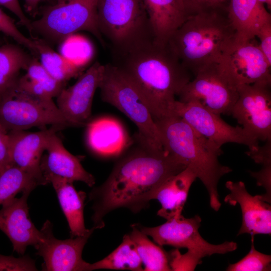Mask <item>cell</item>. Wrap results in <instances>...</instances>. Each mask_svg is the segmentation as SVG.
Returning <instances> with one entry per match:
<instances>
[{"mask_svg": "<svg viewBox=\"0 0 271 271\" xmlns=\"http://www.w3.org/2000/svg\"><path fill=\"white\" fill-rule=\"evenodd\" d=\"M98 1L56 0L43 9L39 19L31 21L32 31L54 42H61L69 35L85 31L104 45L97 25Z\"/></svg>", "mask_w": 271, "mask_h": 271, "instance_id": "8", "label": "cell"}, {"mask_svg": "<svg viewBox=\"0 0 271 271\" xmlns=\"http://www.w3.org/2000/svg\"><path fill=\"white\" fill-rule=\"evenodd\" d=\"M219 61L237 87L258 82H271V65L255 38L245 42L234 40L224 51Z\"/></svg>", "mask_w": 271, "mask_h": 271, "instance_id": "13", "label": "cell"}, {"mask_svg": "<svg viewBox=\"0 0 271 271\" xmlns=\"http://www.w3.org/2000/svg\"><path fill=\"white\" fill-rule=\"evenodd\" d=\"M225 187L229 193L224 198L230 205L239 204L242 213V223L237 236L247 233L251 241L256 234H271V205L263 200L261 195L252 196L242 181H228Z\"/></svg>", "mask_w": 271, "mask_h": 271, "instance_id": "17", "label": "cell"}, {"mask_svg": "<svg viewBox=\"0 0 271 271\" xmlns=\"http://www.w3.org/2000/svg\"><path fill=\"white\" fill-rule=\"evenodd\" d=\"M129 234L134 242L145 271L172 270L169 257L161 247L153 242L148 236L142 232L136 224L131 225Z\"/></svg>", "mask_w": 271, "mask_h": 271, "instance_id": "28", "label": "cell"}, {"mask_svg": "<svg viewBox=\"0 0 271 271\" xmlns=\"http://www.w3.org/2000/svg\"><path fill=\"white\" fill-rule=\"evenodd\" d=\"M32 58L13 44L0 46V98L16 86L22 70H26Z\"/></svg>", "mask_w": 271, "mask_h": 271, "instance_id": "25", "label": "cell"}, {"mask_svg": "<svg viewBox=\"0 0 271 271\" xmlns=\"http://www.w3.org/2000/svg\"><path fill=\"white\" fill-rule=\"evenodd\" d=\"M229 18L235 32L236 41L254 39L261 28L271 22V15L258 0H229Z\"/></svg>", "mask_w": 271, "mask_h": 271, "instance_id": "21", "label": "cell"}, {"mask_svg": "<svg viewBox=\"0 0 271 271\" xmlns=\"http://www.w3.org/2000/svg\"><path fill=\"white\" fill-rule=\"evenodd\" d=\"M0 32L12 38L18 44L38 54L37 40L26 37L17 28L14 20L0 8Z\"/></svg>", "mask_w": 271, "mask_h": 271, "instance_id": "33", "label": "cell"}, {"mask_svg": "<svg viewBox=\"0 0 271 271\" xmlns=\"http://www.w3.org/2000/svg\"><path fill=\"white\" fill-rule=\"evenodd\" d=\"M52 228L50 221H45L40 230L41 240L34 246L37 250V254L44 260L43 270H89L90 263L82 259V253L88 238L96 228L93 226L83 236L65 240L55 238Z\"/></svg>", "mask_w": 271, "mask_h": 271, "instance_id": "14", "label": "cell"}, {"mask_svg": "<svg viewBox=\"0 0 271 271\" xmlns=\"http://www.w3.org/2000/svg\"><path fill=\"white\" fill-rule=\"evenodd\" d=\"M246 154L262 167H271V139L266 141L262 146L249 150Z\"/></svg>", "mask_w": 271, "mask_h": 271, "instance_id": "36", "label": "cell"}, {"mask_svg": "<svg viewBox=\"0 0 271 271\" xmlns=\"http://www.w3.org/2000/svg\"><path fill=\"white\" fill-rule=\"evenodd\" d=\"M64 128L59 125H51L49 128H43L40 131L34 132L25 130L9 131L13 165L45 179L41 169L43 153L46 150L51 136Z\"/></svg>", "mask_w": 271, "mask_h": 271, "instance_id": "18", "label": "cell"}, {"mask_svg": "<svg viewBox=\"0 0 271 271\" xmlns=\"http://www.w3.org/2000/svg\"><path fill=\"white\" fill-rule=\"evenodd\" d=\"M65 83L59 81L52 77L48 79L35 81L20 76L16 87L31 95L46 100H53L65 88Z\"/></svg>", "mask_w": 271, "mask_h": 271, "instance_id": "31", "label": "cell"}, {"mask_svg": "<svg viewBox=\"0 0 271 271\" xmlns=\"http://www.w3.org/2000/svg\"><path fill=\"white\" fill-rule=\"evenodd\" d=\"M104 65L93 64L72 86L57 96V106L71 127L86 126L91 120L93 97L100 84Z\"/></svg>", "mask_w": 271, "mask_h": 271, "instance_id": "15", "label": "cell"}, {"mask_svg": "<svg viewBox=\"0 0 271 271\" xmlns=\"http://www.w3.org/2000/svg\"><path fill=\"white\" fill-rule=\"evenodd\" d=\"M47 184L45 179L12 165L0 172V205L20 192L32 191L39 185Z\"/></svg>", "mask_w": 271, "mask_h": 271, "instance_id": "26", "label": "cell"}, {"mask_svg": "<svg viewBox=\"0 0 271 271\" xmlns=\"http://www.w3.org/2000/svg\"><path fill=\"white\" fill-rule=\"evenodd\" d=\"M12 165L9 131L0 123V172Z\"/></svg>", "mask_w": 271, "mask_h": 271, "instance_id": "35", "label": "cell"}, {"mask_svg": "<svg viewBox=\"0 0 271 271\" xmlns=\"http://www.w3.org/2000/svg\"><path fill=\"white\" fill-rule=\"evenodd\" d=\"M271 256L255 249L253 241L248 253L238 262L230 264L228 271H268L271 269Z\"/></svg>", "mask_w": 271, "mask_h": 271, "instance_id": "32", "label": "cell"}, {"mask_svg": "<svg viewBox=\"0 0 271 271\" xmlns=\"http://www.w3.org/2000/svg\"><path fill=\"white\" fill-rule=\"evenodd\" d=\"M178 95L180 102H199L211 111L230 115L238 96L237 87L222 68L219 59L206 65L194 75Z\"/></svg>", "mask_w": 271, "mask_h": 271, "instance_id": "10", "label": "cell"}, {"mask_svg": "<svg viewBox=\"0 0 271 271\" xmlns=\"http://www.w3.org/2000/svg\"><path fill=\"white\" fill-rule=\"evenodd\" d=\"M3 44H4V43H3V41L0 39V46H1V45Z\"/></svg>", "mask_w": 271, "mask_h": 271, "instance_id": "42", "label": "cell"}, {"mask_svg": "<svg viewBox=\"0 0 271 271\" xmlns=\"http://www.w3.org/2000/svg\"><path fill=\"white\" fill-rule=\"evenodd\" d=\"M189 16L194 14L206 7L205 0H183Z\"/></svg>", "mask_w": 271, "mask_h": 271, "instance_id": "39", "label": "cell"}, {"mask_svg": "<svg viewBox=\"0 0 271 271\" xmlns=\"http://www.w3.org/2000/svg\"><path fill=\"white\" fill-rule=\"evenodd\" d=\"M99 89L103 101L117 108L137 126L138 142L151 149L164 150L160 133L146 101L134 86L111 63L104 65Z\"/></svg>", "mask_w": 271, "mask_h": 271, "instance_id": "6", "label": "cell"}, {"mask_svg": "<svg viewBox=\"0 0 271 271\" xmlns=\"http://www.w3.org/2000/svg\"><path fill=\"white\" fill-rule=\"evenodd\" d=\"M256 37L259 39L258 45L261 52L271 65V22L264 25Z\"/></svg>", "mask_w": 271, "mask_h": 271, "instance_id": "37", "label": "cell"}, {"mask_svg": "<svg viewBox=\"0 0 271 271\" xmlns=\"http://www.w3.org/2000/svg\"><path fill=\"white\" fill-rule=\"evenodd\" d=\"M35 261L28 255L21 257L0 254V270H37Z\"/></svg>", "mask_w": 271, "mask_h": 271, "instance_id": "34", "label": "cell"}, {"mask_svg": "<svg viewBox=\"0 0 271 271\" xmlns=\"http://www.w3.org/2000/svg\"><path fill=\"white\" fill-rule=\"evenodd\" d=\"M196 178L193 171L186 167L165 181L153 197L161 205L157 215L167 220L181 216L190 188Z\"/></svg>", "mask_w": 271, "mask_h": 271, "instance_id": "22", "label": "cell"}, {"mask_svg": "<svg viewBox=\"0 0 271 271\" xmlns=\"http://www.w3.org/2000/svg\"><path fill=\"white\" fill-rule=\"evenodd\" d=\"M37 40L40 62L53 78L65 83L80 73L82 69L60 53L54 51L42 41Z\"/></svg>", "mask_w": 271, "mask_h": 271, "instance_id": "29", "label": "cell"}, {"mask_svg": "<svg viewBox=\"0 0 271 271\" xmlns=\"http://www.w3.org/2000/svg\"><path fill=\"white\" fill-rule=\"evenodd\" d=\"M171 112L180 117L200 134L218 148L226 143L245 145L249 150L259 146L258 141L241 126H232L217 114L199 102H187L177 99L172 105Z\"/></svg>", "mask_w": 271, "mask_h": 271, "instance_id": "11", "label": "cell"}, {"mask_svg": "<svg viewBox=\"0 0 271 271\" xmlns=\"http://www.w3.org/2000/svg\"><path fill=\"white\" fill-rule=\"evenodd\" d=\"M75 34L67 36L60 42L59 53L82 69L91 59L93 50L86 38Z\"/></svg>", "mask_w": 271, "mask_h": 271, "instance_id": "30", "label": "cell"}, {"mask_svg": "<svg viewBox=\"0 0 271 271\" xmlns=\"http://www.w3.org/2000/svg\"><path fill=\"white\" fill-rule=\"evenodd\" d=\"M235 39L227 7H207L189 16L168 41L183 66L194 75L218 60Z\"/></svg>", "mask_w": 271, "mask_h": 271, "instance_id": "4", "label": "cell"}, {"mask_svg": "<svg viewBox=\"0 0 271 271\" xmlns=\"http://www.w3.org/2000/svg\"><path fill=\"white\" fill-rule=\"evenodd\" d=\"M0 5L13 13L19 19L20 23L31 32V21L25 15L19 0H0Z\"/></svg>", "mask_w": 271, "mask_h": 271, "instance_id": "38", "label": "cell"}, {"mask_svg": "<svg viewBox=\"0 0 271 271\" xmlns=\"http://www.w3.org/2000/svg\"><path fill=\"white\" fill-rule=\"evenodd\" d=\"M53 186L70 228L71 237L83 236L89 230L86 228L84 219V202L86 194L78 192L73 182L55 175H43Z\"/></svg>", "mask_w": 271, "mask_h": 271, "instance_id": "24", "label": "cell"}, {"mask_svg": "<svg viewBox=\"0 0 271 271\" xmlns=\"http://www.w3.org/2000/svg\"><path fill=\"white\" fill-rule=\"evenodd\" d=\"M143 264L136 246L129 234H125L120 244L107 256L90 263L89 270L99 269L143 271Z\"/></svg>", "mask_w": 271, "mask_h": 271, "instance_id": "27", "label": "cell"}, {"mask_svg": "<svg viewBox=\"0 0 271 271\" xmlns=\"http://www.w3.org/2000/svg\"><path fill=\"white\" fill-rule=\"evenodd\" d=\"M46 151L48 154L41 162L43 175L52 174L71 182L81 181L89 187L95 184L93 176L84 169L78 157L66 149L56 132L50 138Z\"/></svg>", "mask_w": 271, "mask_h": 271, "instance_id": "20", "label": "cell"}, {"mask_svg": "<svg viewBox=\"0 0 271 271\" xmlns=\"http://www.w3.org/2000/svg\"><path fill=\"white\" fill-rule=\"evenodd\" d=\"M140 147L123 155L106 179L90 192L92 220L96 229L104 226L103 218L118 208L138 213L147 208L159 187L187 167L165 150Z\"/></svg>", "mask_w": 271, "mask_h": 271, "instance_id": "1", "label": "cell"}, {"mask_svg": "<svg viewBox=\"0 0 271 271\" xmlns=\"http://www.w3.org/2000/svg\"><path fill=\"white\" fill-rule=\"evenodd\" d=\"M155 39L168 43L189 16L183 0H143Z\"/></svg>", "mask_w": 271, "mask_h": 271, "instance_id": "23", "label": "cell"}, {"mask_svg": "<svg viewBox=\"0 0 271 271\" xmlns=\"http://www.w3.org/2000/svg\"><path fill=\"white\" fill-rule=\"evenodd\" d=\"M31 191L23 192L2 205L0 210V230L10 239L14 251L23 255L29 245L35 246L41 240V232L31 220L27 199Z\"/></svg>", "mask_w": 271, "mask_h": 271, "instance_id": "16", "label": "cell"}, {"mask_svg": "<svg viewBox=\"0 0 271 271\" xmlns=\"http://www.w3.org/2000/svg\"><path fill=\"white\" fill-rule=\"evenodd\" d=\"M0 123L9 131L48 125L71 127L53 100L36 97L16 86L0 98Z\"/></svg>", "mask_w": 271, "mask_h": 271, "instance_id": "9", "label": "cell"}, {"mask_svg": "<svg viewBox=\"0 0 271 271\" xmlns=\"http://www.w3.org/2000/svg\"><path fill=\"white\" fill-rule=\"evenodd\" d=\"M229 0H205V6L207 7H227L225 4H229Z\"/></svg>", "mask_w": 271, "mask_h": 271, "instance_id": "41", "label": "cell"}, {"mask_svg": "<svg viewBox=\"0 0 271 271\" xmlns=\"http://www.w3.org/2000/svg\"><path fill=\"white\" fill-rule=\"evenodd\" d=\"M271 82L237 87L238 96L231 114L258 141L271 139Z\"/></svg>", "mask_w": 271, "mask_h": 271, "instance_id": "12", "label": "cell"}, {"mask_svg": "<svg viewBox=\"0 0 271 271\" xmlns=\"http://www.w3.org/2000/svg\"><path fill=\"white\" fill-rule=\"evenodd\" d=\"M154 121L164 150L193 171L208 191L211 207L218 211L221 206L217 189L218 182L222 176L232 171L219 162L218 157L222 153L221 148L174 114Z\"/></svg>", "mask_w": 271, "mask_h": 271, "instance_id": "3", "label": "cell"}, {"mask_svg": "<svg viewBox=\"0 0 271 271\" xmlns=\"http://www.w3.org/2000/svg\"><path fill=\"white\" fill-rule=\"evenodd\" d=\"M43 0H24V7L28 13L33 16H35L38 10L40 4Z\"/></svg>", "mask_w": 271, "mask_h": 271, "instance_id": "40", "label": "cell"}, {"mask_svg": "<svg viewBox=\"0 0 271 271\" xmlns=\"http://www.w3.org/2000/svg\"><path fill=\"white\" fill-rule=\"evenodd\" d=\"M96 20L112 54L155 38L143 0H99Z\"/></svg>", "mask_w": 271, "mask_h": 271, "instance_id": "5", "label": "cell"}, {"mask_svg": "<svg viewBox=\"0 0 271 271\" xmlns=\"http://www.w3.org/2000/svg\"><path fill=\"white\" fill-rule=\"evenodd\" d=\"M86 139L90 149L102 157L121 154L131 144L121 123L109 116L90 120L86 126Z\"/></svg>", "mask_w": 271, "mask_h": 271, "instance_id": "19", "label": "cell"}, {"mask_svg": "<svg viewBox=\"0 0 271 271\" xmlns=\"http://www.w3.org/2000/svg\"><path fill=\"white\" fill-rule=\"evenodd\" d=\"M201 222V218L198 215L189 218L181 215L156 227L136 225L142 232L152 237L160 246L187 248L186 253L181 254L182 260L188 268L194 270L201 263L203 257L214 254H225L237 248V243L233 241H225L220 244L207 242L199 233Z\"/></svg>", "mask_w": 271, "mask_h": 271, "instance_id": "7", "label": "cell"}, {"mask_svg": "<svg viewBox=\"0 0 271 271\" xmlns=\"http://www.w3.org/2000/svg\"><path fill=\"white\" fill-rule=\"evenodd\" d=\"M114 65L141 93L154 120L171 114L173 104L191 73L168 43L155 38L112 54Z\"/></svg>", "mask_w": 271, "mask_h": 271, "instance_id": "2", "label": "cell"}]
</instances>
